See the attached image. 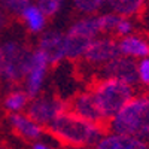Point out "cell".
<instances>
[{
    "mask_svg": "<svg viewBox=\"0 0 149 149\" xmlns=\"http://www.w3.org/2000/svg\"><path fill=\"white\" fill-rule=\"evenodd\" d=\"M54 137L72 148H91L106 131L104 125L86 121L67 110L46 127Z\"/></svg>",
    "mask_w": 149,
    "mask_h": 149,
    "instance_id": "1",
    "label": "cell"
},
{
    "mask_svg": "<svg viewBox=\"0 0 149 149\" xmlns=\"http://www.w3.org/2000/svg\"><path fill=\"white\" fill-rule=\"evenodd\" d=\"M106 128L113 133L130 134L148 142L149 139V95H137L112 118Z\"/></svg>",
    "mask_w": 149,
    "mask_h": 149,
    "instance_id": "2",
    "label": "cell"
},
{
    "mask_svg": "<svg viewBox=\"0 0 149 149\" xmlns=\"http://www.w3.org/2000/svg\"><path fill=\"white\" fill-rule=\"evenodd\" d=\"M91 91L95 97L98 109H100L102 115L106 121V125L134 97L133 85L125 84L119 79H113V78H103L100 81H97L91 86Z\"/></svg>",
    "mask_w": 149,
    "mask_h": 149,
    "instance_id": "3",
    "label": "cell"
},
{
    "mask_svg": "<svg viewBox=\"0 0 149 149\" xmlns=\"http://www.w3.org/2000/svg\"><path fill=\"white\" fill-rule=\"evenodd\" d=\"M0 52L3 58L0 81L10 85L24 81L30 66L31 49L17 39H9L0 43Z\"/></svg>",
    "mask_w": 149,
    "mask_h": 149,
    "instance_id": "4",
    "label": "cell"
},
{
    "mask_svg": "<svg viewBox=\"0 0 149 149\" xmlns=\"http://www.w3.org/2000/svg\"><path fill=\"white\" fill-rule=\"evenodd\" d=\"M26 113L42 127H48L55 118L69 110V103L57 95H36L27 104Z\"/></svg>",
    "mask_w": 149,
    "mask_h": 149,
    "instance_id": "5",
    "label": "cell"
},
{
    "mask_svg": "<svg viewBox=\"0 0 149 149\" xmlns=\"http://www.w3.org/2000/svg\"><path fill=\"white\" fill-rule=\"evenodd\" d=\"M49 66H51L49 64V60L42 49H39V48L33 49L31 58H30V66L26 73V78H24V90H26V93L29 94L30 98L39 95Z\"/></svg>",
    "mask_w": 149,
    "mask_h": 149,
    "instance_id": "6",
    "label": "cell"
},
{
    "mask_svg": "<svg viewBox=\"0 0 149 149\" xmlns=\"http://www.w3.org/2000/svg\"><path fill=\"white\" fill-rule=\"evenodd\" d=\"M103 78H113L130 85H136L139 82L137 63L131 57L118 55L100 66V79Z\"/></svg>",
    "mask_w": 149,
    "mask_h": 149,
    "instance_id": "7",
    "label": "cell"
},
{
    "mask_svg": "<svg viewBox=\"0 0 149 149\" xmlns=\"http://www.w3.org/2000/svg\"><path fill=\"white\" fill-rule=\"evenodd\" d=\"M118 55H121L118 40L112 37H100V39L94 37L82 58L91 66H103Z\"/></svg>",
    "mask_w": 149,
    "mask_h": 149,
    "instance_id": "8",
    "label": "cell"
},
{
    "mask_svg": "<svg viewBox=\"0 0 149 149\" xmlns=\"http://www.w3.org/2000/svg\"><path fill=\"white\" fill-rule=\"evenodd\" d=\"M69 110L86 121L100 124V125H106V121L102 115L100 109H98V104L95 102V97L91 90L82 91L74 95L73 100L69 103Z\"/></svg>",
    "mask_w": 149,
    "mask_h": 149,
    "instance_id": "9",
    "label": "cell"
},
{
    "mask_svg": "<svg viewBox=\"0 0 149 149\" xmlns=\"http://www.w3.org/2000/svg\"><path fill=\"white\" fill-rule=\"evenodd\" d=\"M94 149H149V145L146 140L136 136L112 131L104 133L94 145Z\"/></svg>",
    "mask_w": 149,
    "mask_h": 149,
    "instance_id": "10",
    "label": "cell"
},
{
    "mask_svg": "<svg viewBox=\"0 0 149 149\" xmlns=\"http://www.w3.org/2000/svg\"><path fill=\"white\" fill-rule=\"evenodd\" d=\"M8 121L14 131L27 142H37L43 136V127L31 119L27 113L14 112L8 116Z\"/></svg>",
    "mask_w": 149,
    "mask_h": 149,
    "instance_id": "11",
    "label": "cell"
},
{
    "mask_svg": "<svg viewBox=\"0 0 149 149\" xmlns=\"http://www.w3.org/2000/svg\"><path fill=\"white\" fill-rule=\"evenodd\" d=\"M64 33L60 31H45L42 33V36L39 37V45L37 48L42 49L46 54L49 64L55 66L58 63H61L64 58Z\"/></svg>",
    "mask_w": 149,
    "mask_h": 149,
    "instance_id": "12",
    "label": "cell"
},
{
    "mask_svg": "<svg viewBox=\"0 0 149 149\" xmlns=\"http://www.w3.org/2000/svg\"><path fill=\"white\" fill-rule=\"evenodd\" d=\"M118 48L121 55L131 58H145L149 57V42L142 36L127 34L118 40Z\"/></svg>",
    "mask_w": 149,
    "mask_h": 149,
    "instance_id": "13",
    "label": "cell"
},
{
    "mask_svg": "<svg viewBox=\"0 0 149 149\" xmlns=\"http://www.w3.org/2000/svg\"><path fill=\"white\" fill-rule=\"evenodd\" d=\"M67 33L70 34H76V36H82L86 39H94L97 34L102 33L100 29V17L98 15H88L84 17L78 21H74L72 26L69 27Z\"/></svg>",
    "mask_w": 149,
    "mask_h": 149,
    "instance_id": "14",
    "label": "cell"
},
{
    "mask_svg": "<svg viewBox=\"0 0 149 149\" xmlns=\"http://www.w3.org/2000/svg\"><path fill=\"white\" fill-rule=\"evenodd\" d=\"M93 39H86L82 36H76V34H70V33H64V58L66 60H79L84 57V54L86 52L90 43Z\"/></svg>",
    "mask_w": 149,
    "mask_h": 149,
    "instance_id": "15",
    "label": "cell"
},
{
    "mask_svg": "<svg viewBox=\"0 0 149 149\" xmlns=\"http://www.w3.org/2000/svg\"><path fill=\"white\" fill-rule=\"evenodd\" d=\"M46 15L42 12V9L37 5H30L26 8V10L22 12L21 19L24 21L26 27L29 31L31 33H40L43 31L45 26H46Z\"/></svg>",
    "mask_w": 149,
    "mask_h": 149,
    "instance_id": "16",
    "label": "cell"
},
{
    "mask_svg": "<svg viewBox=\"0 0 149 149\" xmlns=\"http://www.w3.org/2000/svg\"><path fill=\"white\" fill-rule=\"evenodd\" d=\"M106 5L113 14L130 18L140 14L146 5V0H107Z\"/></svg>",
    "mask_w": 149,
    "mask_h": 149,
    "instance_id": "17",
    "label": "cell"
},
{
    "mask_svg": "<svg viewBox=\"0 0 149 149\" xmlns=\"http://www.w3.org/2000/svg\"><path fill=\"white\" fill-rule=\"evenodd\" d=\"M31 98L29 97V94L26 93V90H12L6 94L5 100H3V106L6 110H9L10 113L14 112H22L24 109L27 107L29 102Z\"/></svg>",
    "mask_w": 149,
    "mask_h": 149,
    "instance_id": "18",
    "label": "cell"
},
{
    "mask_svg": "<svg viewBox=\"0 0 149 149\" xmlns=\"http://www.w3.org/2000/svg\"><path fill=\"white\" fill-rule=\"evenodd\" d=\"M30 5H31V0H0V6L10 17H19V18L22 12L26 10V8Z\"/></svg>",
    "mask_w": 149,
    "mask_h": 149,
    "instance_id": "19",
    "label": "cell"
},
{
    "mask_svg": "<svg viewBox=\"0 0 149 149\" xmlns=\"http://www.w3.org/2000/svg\"><path fill=\"white\" fill-rule=\"evenodd\" d=\"M107 0H73L74 8L82 14H94V12L100 10L103 5H106Z\"/></svg>",
    "mask_w": 149,
    "mask_h": 149,
    "instance_id": "20",
    "label": "cell"
},
{
    "mask_svg": "<svg viewBox=\"0 0 149 149\" xmlns=\"http://www.w3.org/2000/svg\"><path fill=\"white\" fill-rule=\"evenodd\" d=\"M100 17V29L102 33H115L116 26L121 19V15L118 14H103V15H98Z\"/></svg>",
    "mask_w": 149,
    "mask_h": 149,
    "instance_id": "21",
    "label": "cell"
},
{
    "mask_svg": "<svg viewBox=\"0 0 149 149\" xmlns=\"http://www.w3.org/2000/svg\"><path fill=\"white\" fill-rule=\"evenodd\" d=\"M36 2L46 17H54L63 5V0H36Z\"/></svg>",
    "mask_w": 149,
    "mask_h": 149,
    "instance_id": "22",
    "label": "cell"
},
{
    "mask_svg": "<svg viewBox=\"0 0 149 149\" xmlns=\"http://www.w3.org/2000/svg\"><path fill=\"white\" fill-rule=\"evenodd\" d=\"M137 74H139V81L145 86H149V57L142 58L137 63Z\"/></svg>",
    "mask_w": 149,
    "mask_h": 149,
    "instance_id": "23",
    "label": "cell"
},
{
    "mask_svg": "<svg viewBox=\"0 0 149 149\" xmlns=\"http://www.w3.org/2000/svg\"><path fill=\"white\" fill-rule=\"evenodd\" d=\"M134 26H133V21L127 17H121L118 26H116V30H115V34L118 36H127V34H131Z\"/></svg>",
    "mask_w": 149,
    "mask_h": 149,
    "instance_id": "24",
    "label": "cell"
},
{
    "mask_svg": "<svg viewBox=\"0 0 149 149\" xmlns=\"http://www.w3.org/2000/svg\"><path fill=\"white\" fill-rule=\"evenodd\" d=\"M9 22H10V15L8 14V12L2 6H0V31L5 30L9 26Z\"/></svg>",
    "mask_w": 149,
    "mask_h": 149,
    "instance_id": "25",
    "label": "cell"
},
{
    "mask_svg": "<svg viewBox=\"0 0 149 149\" xmlns=\"http://www.w3.org/2000/svg\"><path fill=\"white\" fill-rule=\"evenodd\" d=\"M33 149H51L49 146H46L45 143H40V142H36L34 145H33Z\"/></svg>",
    "mask_w": 149,
    "mask_h": 149,
    "instance_id": "26",
    "label": "cell"
},
{
    "mask_svg": "<svg viewBox=\"0 0 149 149\" xmlns=\"http://www.w3.org/2000/svg\"><path fill=\"white\" fill-rule=\"evenodd\" d=\"M73 149H90V148H73Z\"/></svg>",
    "mask_w": 149,
    "mask_h": 149,
    "instance_id": "27",
    "label": "cell"
}]
</instances>
